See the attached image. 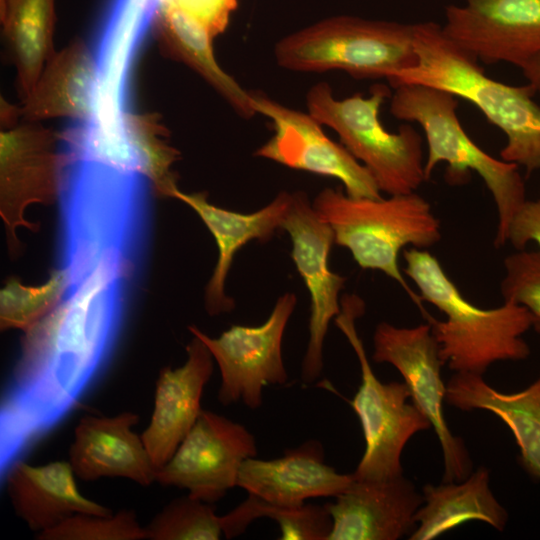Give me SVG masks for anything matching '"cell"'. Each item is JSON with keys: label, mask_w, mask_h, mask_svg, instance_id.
Here are the masks:
<instances>
[{"label": "cell", "mask_w": 540, "mask_h": 540, "mask_svg": "<svg viewBox=\"0 0 540 540\" xmlns=\"http://www.w3.org/2000/svg\"><path fill=\"white\" fill-rule=\"evenodd\" d=\"M137 266L126 252L108 251L24 332L1 401L0 474L71 412L108 363Z\"/></svg>", "instance_id": "obj_1"}, {"label": "cell", "mask_w": 540, "mask_h": 540, "mask_svg": "<svg viewBox=\"0 0 540 540\" xmlns=\"http://www.w3.org/2000/svg\"><path fill=\"white\" fill-rule=\"evenodd\" d=\"M415 64L387 80L393 87L420 84L446 90L476 106L507 137L502 160L540 170V106L528 83L508 85L487 76L478 60L449 40L433 21L414 23Z\"/></svg>", "instance_id": "obj_2"}, {"label": "cell", "mask_w": 540, "mask_h": 540, "mask_svg": "<svg viewBox=\"0 0 540 540\" xmlns=\"http://www.w3.org/2000/svg\"><path fill=\"white\" fill-rule=\"evenodd\" d=\"M404 272L415 283L419 297L446 317L426 319L439 346L444 364L455 372L483 375L499 361H521L530 355L523 334L532 316L523 306L504 302L482 309L468 301L445 273L439 261L425 249L404 251Z\"/></svg>", "instance_id": "obj_3"}, {"label": "cell", "mask_w": 540, "mask_h": 540, "mask_svg": "<svg viewBox=\"0 0 540 540\" xmlns=\"http://www.w3.org/2000/svg\"><path fill=\"white\" fill-rule=\"evenodd\" d=\"M312 204L331 226L335 244L348 249L362 269L378 270L395 280L424 318L430 316L398 264L406 246L425 249L441 239L440 222L425 198L416 192L387 199L353 198L341 190L324 188Z\"/></svg>", "instance_id": "obj_4"}, {"label": "cell", "mask_w": 540, "mask_h": 540, "mask_svg": "<svg viewBox=\"0 0 540 540\" xmlns=\"http://www.w3.org/2000/svg\"><path fill=\"white\" fill-rule=\"evenodd\" d=\"M458 99L440 88L403 84L391 94L390 112L396 119L422 127L428 147L426 180L441 162L448 164L447 179L453 183L462 182L469 171L482 178L497 208L494 243L501 247L507 243L513 217L527 200L525 184L518 165L492 157L468 136L457 115Z\"/></svg>", "instance_id": "obj_5"}, {"label": "cell", "mask_w": 540, "mask_h": 540, "mask_svg": "<svg viewBox=\"0 0 540 540\" xmlns=\"http://www.w3.org/2000/svg\"><path fill=\"white\" fill-rule=\"evenodd\" d=\"M390 97L389 88L377 84L367 97L355 93L337 99L326 82L312 86L306 97L309 113L338 134L341 144L389 196L416 192L427 181L421 135L409 124L396 133L387 131L379 119L380 108Z\"/></svg>", "instance_id": "obj_6"}, {"label": "cell", "mask_w": 540, "mask_h": 540, "mask_svg": "<svg viewBox=\"0 0 540 540\" xmlns=\"http://www.w3.org/2000/svg\"><path fill=\"white\" fill-rule=\"evenodd\" d=\"M277 64L295 72L345 71L386 78L416 62L414 24L338 16L317 22L275 45Z\"/></svg>", "instance_id": "obj_7"}, {"label": "cell", "mask_w": 540, "mask_h": 540, "mask_svg": "<svg viewBox=\"0 0 540 540\" xmlns=\"http://www.w3.org/2000/svg\"><path fill=\"white\" fill-rule=\"evenodd\" d=\"M365 312L364 301L356 295L341 298L335 317L337 327L351 344L360 365L361 384L350 404L357 414L365 440V450L355 479L381 480L403 474L402 451L410 438L430 429L428 418L411 401L405 382L380 381L372 370L355 321Z\"/></svg>", "instance_id": "obj_8"}, {"label": "cell", "mask_w": 540, "mask_h": 540, "mask_svg": "<svg viewBox=\"0 0 540 540\" xmlns=\"http://www.w3.org/2000/svg\"><path fill=\"white\" fill-rule=\"evenodd\" d=\"M372 359L389 363L402 375L411 401L428 418L440 443L444 459L443 482H459L472 472V461L462 438L453 435L443 413L446 385L441 376L444 363L431 326L397 327L380 322L373 334Z\"/></svg>", "instance_id": "obj_9"}, {"label": "cell", "mask_w": 540, "mask_h": 540, "mask_svg": "<svg viewBox=\"0 0 540 540\" xmlns=\"http://www.w3.org/2000/svg\"><path fill=\"white\" fill-rule=\"evenodd\" d=\"M297 298L281 295L269 317L258 326L232 325L211 338L198 327L188 330L209 349L221 373L218 400L223 405L242 401L249 409L262 405L267 385H283L288 375L282 358V340Z\"/></svg>", "instance_id": "obj_10"}, {"label": "cell", "mask_w": 540, "mask_h": 540, "mask_svg": "<svg viewBox=\"0 0 540 540\" xmlns=\"http://www.w3.org/2000/svg\"><path fill=\"white\" fill-rule=\"evenodd\" d=\"M251 98L256 114L269 118L274 130L273 136L255 151V156L336 178L350 197L381 198L368 169L342 144L329 138L322 124L309 112L290 108L257 91H251Z\"/></svg>", "instance_id": "obj_11"}, {"label": "cell", "mask_w": 540, "mask_h": 540, "mask_svg": "<svg viewBox=\"0 0 540 540\" xmlns=\"http://www.w3.org/2000/svg\"><path fill=\"white\" fill-rule=\"evenodd\" d=\"M281 228L290 236L291 257L310 295L309 339L301 365V379L305 384H311L323 369L324 341L330 321L341 310L339 294L346 277L329 268L334 233L305 192L292 193Z\"/></svg>", "instance_id": "obj_12"}, {"label": "cell", "mask_w": 540, "mask_h": 540, "mask_svg": "<svg viewBox=\"0 0 540 540\" xmlns=\"http://www.w3.org/2000/svg\"><path fill=\"white\" fill-rule=\"evenodd\" d=\"M256 455L255 437L244 425L202 410L172 457L157 470L156 481L213 504L237 486L242 463Z\"/></svg>", "instance_id": "obj_13"}, {"label": "cell", "mask_w": 540, "mask_h": 540, "mask_svg": "<svg viewBox=\"0 0 540 540\" xmlns=\"http://www.w3.org/2000/svg\"><path fill=\"white\" fill-rule=\"evenodd\" d=\"M60 133L28 121L0 134V215L12 256L21 250L16 230H38L24 212L33 203L52 204L61 186Z\"/></svg>", "instance_id": "obj_14"}, {"label": "cell", "mask_w": 540, "mask_h": 540, "mask_svg": "<svg viewBox=\"0 0 540 540\" xmlns=\"http://www.w3.org/2000/svg\"><path fill=\"white\" fill-rule=\"evenodd\" d=\"M444 15L445 36L477 60L521 68L540 54V0H464Z\"/></svg>", "instance_id": "obj_15"}, {"label": "cell", "mask_w": 540, "mask_h": 540, "mask_svg": "<svg viewBox=\"0 0 540 540\" xmlns=\"http://www.w3.org/2000/svg\"><path fill=\"white\" fill-rule=\"evenodd\" d=\"M423 502V494L403 474L381 480L353 478L333 503H326L333 522L328 540H397L410 536L417 527L415 515Z\"/></svg>", "instance_id": "obj_16"}, {"label": "cell", "mask_w": 540, "mask_h": 540, "mask_svg": "<svg viewBox=\"0 0 540 540\" xmlns=\"http://www.w3.org/2000/svg\"><path fill=\"white\" fill-rule=\"evenodd\" d=\"M353 474H342L325 462L318 440H307L286 449L276 459H246L239 470L240 487L272 505L299 507L310 498L336 497L353 481Z\"/></svg>", "instance_id": "obj_17"}, {"label": "cell", "mask_w": 540, "mask_h": 540, "mask_svg": "<svg viewBox=\"0 0 540 540\" xmlns=\"http://www.w3.org/2000/svg\"><path fill=\"white\" fill-rule=\"evenodd\" d=\"M184 365L164 367L156 383L154 409L141 437L159 470L196 422L204 387L213 372L212 354L196 336L186 346Z\"/></svg>", "instance_id": "obj_18"}, {"label": "cell", "mask_w": 540, "mask_h": 540, "mask_svg": "<svg viewBox=\"0 0 540 540\" xmlns=\"http://www.w3.org/2000/svg\"><path fill=\"white\" fill-rule=\"evenodd\" d=\"M201 218L218 247V259L205 288V308L212 315L230 312L235 302L225 293V281L235 254L248 242H266L272 238L291 204L292 193L282 191L269 204L252 213H240L209 203L204 192L185 193L176 187L170 195Z\"/></svg>", "instance_id": "obj_19"}, {"label": "cell", "mask_w": 540, "mask_h": 540, "mask_svg": "<svg viewBox=\"0 0 540 540\" xmlns=\"http://www.w3.org/2000/svg\"><path fill=\"white\" fill-rule=\"evenodd\" d=\"M138 419L132 412L111 417L83 416L69 449L75 476L84 481L122 477L143 486L156 481L158 469L142 437L132 430Z\"/></svg>", "instance_id": "obj_20"}, {"label": "cell", "mask_w": 540, "mask_h": 540, "mask_svg": "<svg viewBox=\"0 0 540 540\" xmlns=\"http://www.w3.org/2000/svg\"><path fill=\"white\" fill-rule=\"evenodd\" d=\"M74 475L70 462L32 466L19 460L1 479L15 513L39 533L78 513L112 515L110 509L78 491Z\"/></svg>", "instance_id": "obj_21"}, {"label": "cell", "mask_w": 540, "mask_h": 540, "mask_svg": "<svg viewBox=\"0 0 540 540\" xmlns=\"http://www.w3.org/2000/svg\"><path fill=\"white\" fill-rule=\"evenodd\" d=\"M445 400L463 411L487 410L500 418L515 437L522 466L540 479V374L527 388L502 393L483 375L455 372L446 384Z\"/></svg>", "instance_id": "obj_22"}, {"label": "cell", "mask_w": 540, "mask_h": 540, "mask_svg": "<svg viewBox=\"0 0 540 540\" xmlns=\"http://www.w3.org/2000/svg\"><path fill=\"white\" fill-rule=\"evenodd\" d=\"M95 84L92 50L82 40H74L49 58L23 100L21 114L31 122L54 117L85 119L92 110Z\"/></svg>", "instance_id": "obj_23"}, {"label": "cell", "mask_w": 540, "mask_h": 540, "mask_svg": "<svg viewBox=\"0 0 540 540\" xmlns=\"http://www.w3.org/2000/svg\"><path fill=\"white\" fill-rule=\"evenodd\" d=\"M488 469L480 467L462 481L426 484L424 502L415 515L410 540H432L468 521H482L503 531L508 513L490 486Z\"/></svg>", "instance_id": "obj_24"}, {"label": "cell", "mask_w": 540, "mask_h": 540, "mask_svg": "<svg viewBox=\"0 0 540 540\" xmlns=\"http://www.w3.org/2000/svg\"><path fill=\"white\" fill-rule=\"evenodd\" d=\"M162 51L203 77L242 117L256 115L251 91L245 90L217 63L213 35L198 19L170 4H160L154 18Z\"/></svg>", "instance_id": "obj_25"}, {"label": "cell", "mask_w": 540, "mask_h": 540, "mask_svg": "<svg viewBox=\"0 0 540 540\" xmlns=\"http://www.w3.org/2000/svg\"><path fill=\"white\" fill-rule=\"evenodd\" d=\"M55 0H1V22L22 101L53 55Z\"/></svg>", "instance_id": "obj_26"}, {"label": "cell", "mask_w": 540, "mask_h": 540, "mask_svg": "<svg viewBox=\"0 0 540 540\" xmlns=\"http://www.w3.org/2000/svg\"><path fill=\"white\" fill-rule=\"evenodd\" d=\"M264 517L278 524L281 540H328L333 525L326 504L282 507L248 494L241 504L221 516L223 535L227 539L239 536L250 523Z\"/></svg>", "instance_id": "obj_27"}, {"label": "cell", "mask_w": 540, "mask_h": 540, "mask_svg": "<svg viewBox=\"0 0 540 540\" xmlns=\"http://www.w3.org/2000/svg\"><path fill=\"white\" fill-rule=\"evenodd\" d=\"M69 284L68 273L62 267L53 270L41 286H25L17 278H9L0 291L1 330L30 329L60 303Z\"/></svg>", "instance_id": "obj_28"}, {"label": "cell", "mask_w": 540, "mask_h": 540, "mask_svg": "<svg viewBox=\"0 0 540 540\" xmlns=\"http://www.w3.org/2000/svg\"><path fill=\"white\" fill-rule=\"evenodd\" d=\"M145 539L218 540L223 535L221 516L212 503L187 495L173 500L144 527Z\"/></svg>", "instance_id": "obj_29"}, {"label": "cell", "mask_w": 540, "mask_h": 540, "mask_svg": "<svg viewBox=\"0 0 540 540\" xmlns=\"http://www.w3.org/2000/svg\"><path fill=\"white\" fill-rule=\"evenodd\" d=\"M42 540H139L145 539L132 510L100 516L78 513L58 525L37 533Z\"/></svg>", "instance_id": "obj_30"}, {"label": "cell", "mask_w": 540, "mask_h": 540, "mask_svg": "<svg viewBox=\"0 0 540 540\" xmlns=\"http://www.w3.org/2000/svg\"><path fill=\"white\" fill-rule=\"evenodd\" d=\"M504 267L500 287L504 302L525 307L540 333V250H517L504 259Z\"/></svg>", "instance_id": "obj_31"}, {"label": "cell", "mask_w": 540, "mask_h": 540, "mask_svg": "<svg viewBox=\"0 0 540 540\" xmlns=\"http://www.w3.org/2000/svg\"><path fill=\"white\" fill-rule=\"evenodd\" d=\"M160 4H170L192 15L202 22L215 38L222 33L229 22L237 0H160Z\"/></svg>", "instance_id": "obj_32"}, {"label": "cell", "mask_w": 540, "mask_h": 540, "mask_svg": "<svg viewBox=\"0 0 540 540\" xmlns=\"http://www.w3.org/2000/svg\"><path fill=\"white\" fill-rule=\"evenodd\" d=\"M507 242L516 250L525 249L534 242L540 250V196L526 200L513 217L507 235Z\"/></svg>", "instance_id": "obj_33"}, {"label": "cell", "mask_w": 540, "mask_h": 540, "mask_svg": "<svg viewBox=\"0 0 540 540\" xmlns=\"http://www.w3.org/2000/svg\"><path fill=\"white\" fill-rule=\"evenodd\" d=\"M520 69L527 83L533 87L535 94L540 96V54L530 59Z\"/></svg>", "instance_id": "obj_34"}, {"label": "cell", "mask_w": 540, "mask_h": 540, "mask_svg": "<svg viewBox=\"0 0 540 540\" xmlns=\"http://www.w3.org/2000/svg\"><path fill=\"white\" fill-rule=\"evenodd\" d=\"M21 114V110L7 103L5 100H1V124L2 128L8 129L17 125L18 115Z\"/></svg>", "instance_id": "obj_35"}]
</instances>
